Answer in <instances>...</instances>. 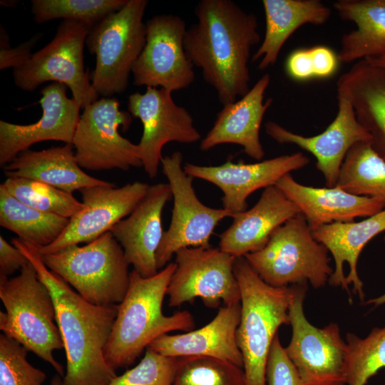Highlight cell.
Here are the masks:
<instances>
[{"label":"cell","instance_id":"cell-1","mask_svg":"<svg viewBox=\"0 0 385 385\" xmlns=\"http://www.w3.org/2000/svg\"><path fill=\"white\" fill-rule=\"evenodd\" d=\"M195 14L197 21L184 37L185 54L220 103H233L251 88L249 62L260 41L257 16L231 0H201Z\"/></svg>","mask_w":385,"mask_h":385},{"label":"cell","instance_id":"cell-2","mask_svg":"<svg viewBox=\"0 0 385 385\" xmlns=\"http://www.w3.org/2000/svg\"><path fill=\"white\" fill-rule=\"evenodd\" d=\"M11 242L27 257L52 295L66 356L63 385L108 384L117 376L104 355L117 306L88 302L47 267L36 246L19 237Z\"/></svg>","mask_w":385,"mask_h":385},{"label":"cell","instance_id":"cell-3","mask_svg":"<svg viewBox=\"0 0 385 385\" xmlns=\"http://www.w3.org/2000/svg\"><path fill=\"white\" fill-rule=\"evenodd\" d=\"M175 262H170L157 274L143 277L135 270L117 314L104 349L105 359L115 370L131 365L143 350L158 337L195 327L192 314L183 310L165 315L163 303Z\"/></svg>","mask_w":385,"mask_h":385},{"label":"cell","instance_id":"cell-4","mask_svg":"<svg viewBox=\"0 0 385 385\" xmlns=\"http://www.w3.org/2000/svg\"><path fill=\"white\" fill-rule=\"evenodd\" d=\"M234 272L241 295L236 339L246 385H266V366L273 340L281 325L289 324L294 285L275 287L267 284L244 257L236 259Z\"/></svg>","mask_w":385,"mask_h":385},{"label":"cell","instance_id":"cell-5","mask_svg":"<svg viewBox=\"0 0 385 385\" xmlns=\"http://www.w3.org/2000/svg\"><path fill=\"white\" fill-rule=\"evenodd\" d=\"M0 329L29 351L48 363L58 374L63 366L53 351L64 349L52 295L29 262L14 277L0 275Z\"/></svg>","mask_w":385,"mask_h":385},{"label":"cell","instance_id":"cell-6","mask_svg":"<svg viewBox=\"0 0 385 385\" xmlns=\"http://www.w3.org/2000/svg\"><path fill=\"white\" fill-rule=\"evenodd\" d=\"M41 256L49 270L93 304L115 307L126 294L130 265L110 231L83 246L73 245Z\"/></svg>","mask_w":385,"mask_h":385},{"label":"cell","instance_id":"cell-7","mask_svg":"<svg viewBox=\"0 0 385 385\" xmlns=\"http://www.w3.org/2000/svg\"><path fill=\"white\" fill-rule=\"evenodd\" d=\"M148 4L147 0H128L122 9L89 29L86 46L96 56L91 81L98 96L111 98L127 88L146 42L143 16Z\"/></svg>","mask_w":385,"mask_h":385},{"label":"cell","instance_id":"cell-8","mask_svg":"<svg viewBox=\"0 0 385 385\" xmlns=\"http://www.w3.org/2000/svg\"><path fill=\"white\" fill-rule=\"evenodd\" d=\"M328 250L318 242L300 213L277 228L260 250L244 257L267 284L288 287L307 282L316 289L325 285L334 272Z\"/></svg>","mask_w":385,"mask_h":385},{"label":"cell","instance_id":"cell-9","mask_svg":"<svg viewBox=\"0 0 385 385\" xmlns=\"http://www.w3.org/2000/svg\"><path fill=\"white\" fill-rule=\"evenodd\" d=\"M89 29L80 21L63 20L47 45L13 69L15 85L24 91H34L48 81L63 83L81 108L98 100L84 67L83 49Z\"/></svg>","mask_w":385,"mask_h":385},{"label":"cell","instance_id":"cell-10","mask_svg":"<svg viewBox=\"0 0 385 385\" xmlns=\"http://www.w3.org/2000/svg\"><path fill=\"white\" fill-rule=\"evenodd\" d=\"M83 110L72 141L81 168L128 170L143 166L138 144L118 132L120 126L128 130L133 116L120 109L118 99L103 97Z\"/></svg>","mask_w":385,"mask_h":385},{"label":"cell","instance_id":"cell-11","mask_svg":"<svg viewBox=\"0 0 385 385\" xmlns=\"http://www.w3.org/2000/svg\"><path fill=\"white\" fill-rule=\"evenodd\" d=\"M183 159L181 152L175 151L163 157L160 162L171 190L173 207L170 224L156 252L158 270L182 248L211 247L210 240L218 223L234 215L224 208L208 207L198 199L193 178L184 171Z\"/></svg>","mask_w":385,"mask_h":385},{"label":"cell","instance_id":"cell-12","mask_svg":"<svg viewBox=\"0 0 385 385\" xmlns=\"http://www.w3.org/2000/svg\"><path fill=\"white\" fill-rule=\"evenodd\" d=\"M307 283L294 284L289 309L292 334L286 352L304 385H345L346 342L337 324L317 328L307 319L303 309Z\"/></svg>","mask_w":385,"mask_h":385},{"label":"cell","instance_id":"cell-13","mask_svg":"<svg viewBox=\"0 0 385 385\" xmlns=\"http://www.w3.org/2000/svg\"><path fill=\"white\" fill-rule=\"evenodd\" d=\"M175 255L176 268L167 289L170 307L192 303L196 298L208 308L240 303L234 272L237 257L212 247H185Z\"/></svg>","mask_w":385,"mask_h":385},{"label":"cell","instance_id":"cell-14","mask_svg":"<svg viewBox=\"0 0 385 385\" xmlns=\"http://www.w3.org/2000/svg\"><path fill=\"white\" fill-rule=\"evenodd\" d=\"M145 24L146 42L132 70L133 84L171 93L189 87L195 76L184 49L185 21L164 14L154 16Z\"/></svg>","mask_w":385,"mask_h":385},{"label":"cell","instance_id":"cell-15","mask_svg":"<svg viewBox=\"0 0 385 385\" xmlns=\"http://www.w3.org/2000/svg\"><path fill=\"white\" fill-rule=\"evenodd\" d=\"M128 111L142 122L143 131L138 145L143 167L150 178L158 174L165 144H190L201 140L192 115L176 104L172 93L165 89L148 87L144 93L130 94Z\"/></svg>","mask_w":385,"mask_h":385},{"label":"cell","instance_id":"cell-16","mask_svg":"<svg viewBox=\"0 0 385 385\" xmlns=\"http://www.w3.org/2000/svg\"><path fill=\"white\" fill-rule=\"evenodd\" d=\"M150 185L135 181L116 188L97 185L80 190L83 208L70 218L63 233L53 243L38 247L41 255L64 247L88 243L109 232L128 216L147 193Z\"/></svg>","mask_w":385,"mask_h":385},{"label":"cell","instance_id":"cell-17","mask_svg":"<svg viewBox=\"0 0 385 385\" xmlns=\"http://www.w3.org/2000/svg\"><path fill=\"white\" fill-rule=\"evenodd\" d=\"M338 111L334 120L321 133L306 137L293 133L274 121L265 124L266 133L279 143L295 145L312 154L329 188L335 187L342 165L351 148L371 137L358 121L347 97L337 91Z\"/></svg>","mask_w":385,"mask_h":385},{"label":"cell","instance_id":"cell-18","mask_svg":"<svg viewBox=\"0 0 385 385\" xmlns=\"http://www.w3.org/2000/svg\"><path fill=\"white\" fill-rule=\"evenodd\" d=\"M309 162L299 152L249 164L227 161L220 165L202 166L188 163L183 169L190 177L219 188L223 193V208L236 214L247 210V199L252 193L274 185L282 177L304 168Z\"/></svg>","mask_w":385,"mask_h":385},{"label":"cell","instance_id":"cell-19","mask_svg":"<svg viewBox=\"0 0 385 385\" xmlns=\"http://www.w3.org/2000/svg\"><path fill=\"white\" fill-rule=\"evenodd\" d=\"M41 94L42 115L37 122L19 125L0 120L1 167L36 143L56 140L72 144L81 106L67 96L63 83H49L41 90Z\"/></svg>","mask_w":385,"mask_h":385},{"label":"cell","instance_id":"cell-20","mask_svg":"<svg viewBox=\"0 0 385 385\" xmlns=\"http://www.w3.org/2000/svg\"><path fill=\"white\" fill-rule=\"evenodd\" d=\"M171 197L168 183L150 185L145 195L128 217L110 230L121 245L128 264L143 277L158 272L156 252L164 234L162 212Z\"/></svg>","mask_w":385,"mask_h":385},{"label":"cell","instance_id":"cell-21","mask_svg":"<svg viewBox=\"0 0 385 385\" xmlns=\"http://www.w3.org/2000/svg\"><path fill=\"white\" fill-rule=\"evenodd\" d=\"M270 83V76L265 73L243 97L224 105L217 113L210 131L200 144L202 151L218 145L232 143L242 146L250 158L260 160L265 151L260 138V130L264 115L273 100L264 102L265 93Z\"/></svg>","mask_w":385,"mask_h":385},{"label":"cell","instance_id":"cell-22","mask_svg":"<svg viewBox=\"0 0 385 385\" xmlns=\"http://www.w3.org/2000/svg\"><path fill=\"white\" fill-rule=\"evenodd\" d=\"M240 317V303L224 305L202 327L183 334L163 335L148 348L166 356L212 357L242 368V356L236 339Z\"/></svg>","mask_w":385,"mask_h":385},{"label":"cell","instance_id":"cell-23","mask_svg":"<svg viewBox=\"0 0 385 385\" xmlns=\"http://www.w3.org/2000/svg\"><path fill=\"white\" fill-rule=\"evenodd\" d=\"M298 214V207L279 188L267 187L252 207L232 215V224L220 235L219 248L243 257L262 249L277 228Z\"/></svg>","mask_w":385,"mask_h":385},{"label":"cell","instance_id":"cell-24","mask_svg":"<svg viewBox=\"0 0 385 385\" xmlns=\"http://www.w3.org/2000/svg\"><path fill=\"white\" fill-rule=\"evenodd\" d=\"M385 231V209L359 222H337L312 230L313 237L331 252L334 260V272L329 283L341 287L351 296L349 285L364 302L363 282L357 272V262L366 245Z\"/></svg>","mask_w":385,"mask_h":385},{"label":"cell","instance_id":"cell-25","mask_svg":"<svg viewBox=\"0 0 385 385\" xmlns=\"http://www.w3.org/2000/svg\"><path fill=\"white\" fill-rule=\"evenodd\" d=\"M300 211L311 230L357 217H371L382 211L385 203L374 198L357 196L337 187L314 188L297 182L289 174L274 185Z\"/></svg>","mask_w":385,"mask_h":385},{"label":"cell","instance_id":"cell-26","mask_svg":"<svg viewBox=\"0 0 385 385\" xmlns=\"http://www.w3.org/2000/svg\"><path fill=\"white\" fill-rule=\"evenodd\" d=\"M337 91L349 100L371 137V147L385 160V68L365 59L356 61L339 76Z\"/></svg>","mask_w":385,"mask_h":385},{"label":"cell","instance_id":"cell-27","mask_svg":"<svg viewBox=\"0 0 385 385\" xmlns=\"http://www.w3.org/2000/svg\"><path fill=\"white\" fill-rule=\"evenodd\" d=\"M4 168L7 178L34 180L71 193L91 186L114 185L84 172L77 163L71 143L41 150H24Z\"/></svg>","mask_w":385,"mask_h":385},{"label":"cell","instance_id":"cell-28","mask_svg":"<svg viewBox=\"0 0 385 385\" xmlns=\"http://www.w3.org/2000/svg\"><path fill=\"white\" fill-rule=\"evenodd\" d=\"M265 31L263 40L252 54V62L260 61L257 68L273 66L289 36L299 27L309 24H324L332 10L319 0H263Z\"/></svg>","mask_w":385,"mask_h":385},{"label":"cell","instance_id":"cell-29","mask_svg":"<svg viewBox=\"0 0 385 385\" xmlns=\"http://www.w3.org/2000/svg\"><path fill=\"white\" fill-rule=\"evenodd\" d=\"M333 8L342 20L356 25L342 37L339 62L385 56V0H338Z\"/></svg>","mask_w":385,"mask_h":385},{"label":"cell","instance_id":"cell-30","mask_svg":"<svg viewBox=\"0 0 385 385\" xmlns=\"http://www.w3.org/2000/svg\"><path fill=\"white\" fill-rule=\"evenodd\" d=\"M69 220L24 204L0 185V225L19 238L38 247H46L58 238Z\"/></svg>","mask_w":385,"mask_h":385},{"label":"cell","instance_id":"cell-31","mask_svg":"<svg viewBox=\"0 0 385 385\" xmlns=\"http://www.w3.org/2000/svg\"><path fill=\"white\" fill-rule=\"evenodd\" d=\"M335 187L385 203V160L370 142H359L347 153Z\"/></svg>","mask_w":385,"mask_h":385},{"label":"cell","instance_id":"cell-32","mask_svg":"<svg viewBox=\"0 0 385 385\" xmlns=\"http://www.w3.org/2000/svg\"><path fill=\"white\" fill-rule=\"evenodd\" d=\"M346 339V384L366 385L379 370L385 369V327L373 329L364 339L351 333Z\"/></svg>","mask_w":385,"mask_h":385},{"label":"cell","instance_id":"cell-33","mask_svg":"<svg viewBox=\"0 0 385 385\" xmlns=\"http://www.w3.org/2000/svg\"><path fill=\"white\" fill-rule=\"evenodd\" d=\"M8 193L38 210L71 218L83 207L72 193L22 178H7L1 184Z\"/></svg>","mask_w":385,"mask_h":385},{"label":"cell","instance_id":"cell-34","mask_svg":"<svg viewBox=\"0 0 385 385\" xmlns=\"http://www.w3.org/2000/svg\"><path fill=\"white\" fill-rule=\"evenodd\" d=\"M128 0H31L37 24L62 19L86 24L91 28L122 9Z\"/></svg>","mask_w":385,"mask_h":385},{"label":"cell","instance_id":"cell-35","mask_svg":"<svg viewBox=\"0 0 385 385\" xmlns=\"http://www.w3.org/2000/svg\"><path fill=\"white\" fill-rule=\"evenodd\" d=\"M172 385H246L243 369L207 356L178 357Z\"/></svg>","mask_w":385,"mask_h":385},{"label":"cell","instance_id":"cell-36","mask_svg":"<svg viewBox=\"0 0 385 385\" xmlns=\"http://www.w3.org/2000/svg\"><path fill=\"white\" fill-rule=\"evenodd\" d=\"M28 351L14 339L0 335V385H43L46 374L28 361Z\"/></svg>","mask_w":385,"mask_h":385},{"label":"cell","instance_id":"cell-37","mask_svg":"<svg viewBox=\"0 0 385 385\" xmlns=\"http://www.w3.org/2000/svg\"><path fill=\"white\" fill-rule=\"evenodd\" d=\"M178 357H170L149 348L133 368L116 376L106 385H172Z\"/></svg>","mask_w":385,"mask_h":385},{"label":"cell","instance_id":"cell-38","mask_svg":"<svg viewBox=\"0 0 385 385\" xmlns=\"http://www.w3.org/2000/svg\"><path fill=\"white\" fill-rule=\"evenodd\" d=\"M266 385H304L278 334L273 340L268 356Z\"/></svg>","mask_w":385,"mask_h":385},{"label":"cell","instance_id":"cell-39","mask_svg":"<svg viewBox=\"0 0 385 385\" xmlns=\"http://www.w3.org/2000/svg\"><path fill=\"white\" fill-rule=\"evenodd\" d=\"M42 34H38L15 48L9 44V37L6 31L1 26L0 31V69L8 68L13 69L19 68L26 63L31 57V49L41 37Z\"/></svg>","mask_w":385,"mask_h":385},{"label":"cell","instance_id":"cell-40","mask_svg":"<svg viewBox=\"0 0 385 385\" xmlns=\"http://www.w3.org/2000/svg\"><path fill=\"white\" fill-rule=\"evenodd\" d=\"M29 263L27 257L16 247L0 236V275L9 277Z\"/></svg>","mask_w":385,"mask_h":385},{"label":"cell","instance_id":"cell-41","mask_svg":"<svg viewBox=\"0 0 385 385\" xmlns=\"http://www.w3.org/2000/svg\"><path fill=\"white\" fill-rule=\"evenodd\" d=\"M286 69L288 75L295 80L315 78L309 48L294 51L287 58Z\"/></svg>","mask_w":385,"mask_h":385},{"label":"cell","instance_id":"cell-42","mask_svg":"<svg viewBox=\"0 0 385 385\" xmlns=\"http://www.w3.org/2000/svg\"><path fill=\"white\" fill-rule=\"evenodd\" d=\"M309 51L315 78H327L335 73L339 61L337 55L331 48L317 46L309 48Z\"/></svg>","mask_w":385,"mask_h":385},{"label":"cell","instance_id":"cell-43","mask_svg":"<svg viewBox=\"0 0 385 385\" xmlns=\"http://www.w3.org/2000/svg\"><path fill=\"white\" fill-rule=\"evenodd\" d=\"M384 242H385V237H384ZM364 304H374V307L380 306L381 304H385V293L378 297L373 298L371 299H369L364 302Z\"/></svg>","mask_w":385,"mask_h":385},{"label":"cell","instance_id":"cell-44","mask_svg":"<svg viewBox=\"0 0 385 385\" xmlns=\"http://www.w3.org/2000/svg\"><path fill=\"white\" fill-rule=\"evenodd\" d=\"M373 65L385 68V56L365 59Z\"/></svg>","mask_w":385,"mask_h":385},{"label":"cell","instance_id":"cell-45","mask_svg":"<svg viewBox=\"0 0 385 385\" xmlns=\"http://www.w3.org/2000/svg\"><path fill=\"white\" fill-rule=\"evenodd\" d=\"M50 385H63V380L61 379V376L58 374L55 375L50 383Z\"/></svg>","mask_w":385,"mask_h":385}]
</instances>
